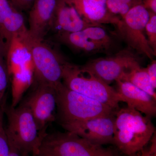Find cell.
<instances>
[{
    "mask_svg": "<svg viewBox=\"0 0 156 156\" xmlns=\"http://www.w3.org/2000/svg\"><path fill=\"white\" fill-rule=\"evenodd\" d=\"M155 131L150 118L134 108L127 106L116 111L114 144L123 154L132 156L142 151Z\"/></svg>",
    "mask_w": 156,
    "mask_h": 156,
    "instance_id": "6da1fadb",
    "label": "cell"
},
{
    "mask_svg": "<svg viewBox=\"0 0 156 156\" xmlns=\"http://www.w3.org/2000/svg\"><path fill=\"white\" fill-rule=\"evenodd\" d=\"M62 83L70 90L110 107L119 109L122 102L116 90L99 78L84 70L80 66L66 61L63 66Z\"/></svg>",
    "mask_w": 156,
    "mask_h": 156,
    "instance_id": "7a4b0ae2",
    "label": "cell"
},
{
    "mask_svg": "<svg viewBox=\"0 0 156 156\" xmlns=\"http://www.w3.org/2000/svg\"><path fill=\"white\" fill-rule=\"evenodd\" d=\"M8 138L23 156H36L44 139L30 109L22 103L17 107H5Z\"/></svg>",
    "mask_w": 156,
    "mask_h": 156,
    "instance_id": "3957f363",
    "label": "cell"
},
{
    "mask_svg": "<svg viewBox=\"0 0 156 156\" xmlns=\"http://www.w3.org/2000/svg\"><path fill=\"white\" fill-rule=\"evenodd\" d=\"M56 107L61 124L89 119L114 113L106 105L70 90L63 84L56 88Z\"/></svg>",
    "mask_w": 156,
    "mask_h": 156,
    "instance_id": "277c9868",
    "label": "cell"
},
{
    "mask_svg": "<svg viewBox=\"0 0 156 156\" xmlns=\"http://www.w3.org/2000/svg\"><path fill=\"white\" fill-rule=\"evenodd\" d=\"M36 83L47 84L56 89L62 83L63 66L66 60L56 50L44 42L28 36Z\"/></svg>",
    "mask_w": 156,
    "mask_h": 156,
    "instance_id": "5b68a950",
    "label": "cell"
},
{
    "mask_svg": "<svg viewBox=\"0 0 156 156\" xmlns=\"http://www.w3.org/2000/svg\"><path fill=\"white\" fill-rule=\"evenodd\" d=\"M111 150L67 131L47 133L42 140L38 153L54 156H107Z\"/></svg>",
    "mask_w": 156,
    "mask_h": 156,
    "instance_id": "8992f818",
    "label": "cell"
},
{
    "mask_svg": "<svg viewBox=\"0 0 156 156\" xmlns=\"http://www.w3.org/2000/svg\"><path fill=\"white\" fill-rule=\"evenodd\" d=\"M149 18V12L142 4L134 6L121 17L116 26L118 34L128 45V48L138 54L145 55L152 61L154 52L146 36L145 26Z\"/></svg>",
    "mask_w": 156,
    "mask_h": 156,
    "instance_id": "52a82bcc",
    "label": "cell"
},
{
    "mask_svg": "<svg viewBox=\"0 0 156 156\" xmlns=\"http://www.w3.org/2000/svg\"><path fill=\"white\" fill-rule=\"evenodd\" d=\"M134 51L126 48L111 56L93 59L80 67L109 85L119 80L126 71L140 64L139 58Z\"/></svg>",
    "mask_w": 156,
    "mask_h": 156,
    "instance_id": "ba28073f",
    "label": "cell"
},
{
    "mask_svg": "<svg viewBox=\"0 0 156 156\" xmlns=\"http://www.w3.org/2000/svg\"><path fill=\"white\" fill-rule=\"evenodd\" d=\"M23 103L30 110L39 132L44 138L48 126L55 119L56 89L50 85L37 83L33 92Z\"/></svg>",
    "mask_w": 156,
    "mask_h": 156,
    "instance_id": "9c48e42d",
    "label": "cell"
},
{
    "mask_svg": "<svg viewBox=\"0 0 156 156\" xmlns=\"http://www.w3.org/2000/svg\"><path fill=\"white\" fill-rule=\"evenodd\" d=\"M115 113L61 125L67 132L93 144L102 146L114 144Z\"/></svg>",
    "mask_w": 156,
    "mask_h": 156,
    "instance_id": "30bf717a",
    "label": "cell"
},
{
    "mask_svg": "<svg viewBox=\"0 0 156 156\" xmlns=\"http://www.w3.org/2000/svg\"><path fill=\"white\" fill-rule=\"evenodd\" d=\"M56 0H35L29 10V36L37 41H44L51 30Z\"/></svg>",
    "mask_w": 156,
    "mask_h": 156,
    "instance_id": "8fae6325",
    "label": "cell"
},
{
    "mask_svg": "<svg viewBox=\"0 0 156 156\" xmlns=\"http://www.w3.org/2000/svg\"><path fill=\"white\" fill-rule=\"evenodd\" d=\"M75 9L84 21L89 24L103 26L112 24L116 26L121 17L109 11L106 0H64Z\"/></svg>",
    "mask_w": 156,
    "mask_h": 156,
    "instance_id": "7c38bea8",
    "label": "cell"
},
{
    "mask_svg": "<svg viewBox=\"0 0 156 156\" xmlns=\"http://www.w3.org/2000/svg\"><path fill=\"white\" fill-rule=\"evenodd\" d=\"M95 25L84 21L75 9L64 0H56L51 30L56 34L71 33L83 30Z\"/></svg>",
    "mask_w": 156,
    "mask_h": 156,
    "instance_id": "4fadbf2b",
    "label": "cell"
},
{
    "mask_svg": "<svg viewBox=\"0 0 156 156\" xmlns=\"http://www.w3.org/2000/svg\"><path fill=\"white\" fill-rule=\"evenodd\" d=\"M116 91L127 106L136 110L146 116L151 118L156 115L155 99L143 90L129 83L121 80L115 81Z\"/></svg>",
    "mask_w": 156,
    "mask_h": 156,
    "instance_id": "5bb4252c",
    "label": "cell"
},
{
    "mask_svg": "<svg viewBox=\"0 0 156 156\" xmlns=\"http://www.w3.org/2000/svg\"><path fill=\"white\" fill-rule=\"evenodd\" d=\"M28 36L14 37L10 43L6 54L9 76L16 71L33 66Z\"/></svg>",
    "mask_w": 156,
    "mask_h": 156,
    "instance_id": "9a60e30c",
    "label": "cell"
},
{
    "mask_svg": "<svg viewBox=\"0 0 156 156\" xmlns=\"http://www.w3.org/2000/svg\"><path fill=\"white\" fill-rule=\"evenodd\" d=\"M56 39L74 50L89 54L107 53L110 50L96 43L84 34L83 31L71 33L56 34Z\"/></svg>",
    "mask_w": 156,
    "mask_h": 156,
    "instance_id": "2e32d148",
    "label": "cell"
},
{
    "mask_svg": "<svg viewBox=\"0 0 156 156\" xmlns=\"http://www.w3.org/2000/svg\"><path fill=\"white\" fill-rule=\"evenodd\" d=\"M129 82L149 94L156 100V89L151 84L146 68L136 64L123 74L119 80Z\"/></svg>",
    "mask_w": 156,
    "mask_h": 156,
    "instance_id": "e0dca14e",
    "label": "cell"
},
{
    "mask_svg": "<svg viewBox=\"0 0 156 156\" xmlns=\"http://www.w3.org/2000/svg\"><path fill=\"white\" fill-rule=\"evenodd\" d=\"M12 80L13 103L11 106L16 107L26 90L29 88L34 80L33 67H27L14 72L9 77Z\"/></svg>",
    "mask_w": 156,
    "mask_h": 156,
    "instance_id": "ac0fdd59",
    "label": "cell"
},
{
    "mask_svg": "<svg viewBox=\"0 0 156 156\" xmlns=\"http://www.w3.org/2000/svg\"><path fill=\"white\" fill-rule=\"evenodd\" d=\"M82 31L87 37L110 50L114 45V40L112 37L108 33L103 26L90 27Z\"/></svg>",
    "mask_w": 156,
    "mask_h": 156,
    "instance_id": "d6986e66",
    "label": "cell"
},
{
    "mask_svg": "<svg viewBox=\"0 0 156 156\" xmlns=\"http://www.w3.org/2000/svg\"><path fill=\"white\" fill-rule=\"evenodd\" d=\"M6 98H4L0 104V156H9L10 146L4 122Z\"/></svg>",
    "mask_w": 156,
    "mask_h": 156,
    "instance_id": "ffe728a7",
    "label": "cell"
},
{
    "mask_svg": "<svg viewBox=\"0 0 156 156\" xmlns=\"http://www.w3.org/2000/svg\"><path fill=\"white\" fill-rule=\"evenodd\" d=\"M149 12V18L145 26V34L151 48L156 53V14Z\"/></svg>",
    "mask_w": 156,
    "mask_h": 156,
    "instance_id": "44dd1931",
    "label": "cell"
},
{
    "mask_svg": "<svg viewBox=\"0 0 156 156\" xmlns=\"http://www.w3.org/2000/svg\"><path fill=\"white\" fill-rule=\"evenodd\" d=\"M106 2L112 14L120 17L125 16L131 8L121 0H106Z\"/></svg>",
    "mask_w": 156,
    "mask_h": 156,
    "instance_id": "7402d4cb",
    "label": "cell"
},
{
    "mask_svg": "<svg viewBox=\"0 0 156 156\" xmlns=\"http://www.w3.org/2000/svg\"><path fill=\"white\" fill-rule=\"evenodd\" d=\"M9 76L6 64L4 63L2 56L0 55V104L2 102L9 84Z\"/></svg>",
    "mask_w": 156,
    "mask_h": 156,
    "instance_id": "603a6c76",
    "label": "cell"
},
{
    "mask_svg": "<svg viewBox=\"0 0 156 156\" xmlns=\"http://www.w3.org/2000/svg\"><path fill=\"white\" fill-rule=\"evenodd\" d=\"M10 2L20 11L30 10L35 0H9Z\"/></svg>",
    "mask_w": 156,
    "mask_h": 156,
    "instance_id": "cb8c5ba5",
    "label": "cell"
},
{
    "mask_svg": "<svg viewBox=\"0 0 156 156\" xmlns=\"http://www.w3.org/2000/svg\"><path fill=\"white\" fill-rule=\"evenodd\" d=\"M148 75L149 77L151 84L154 89L156 88V61L152 60V62L146 68Z\"/></svg>",
    "mask_w": 156,
    "mask_h": 156,
    "instance_id": "d4e9b609",
    "label": "cell"
},
{
    "mask_svg": "<svg viewBox=\"0 0 156 156\" xmlns=\"http://www.w3.org/2000/svg\"><path fill=\"white\" fill-rule=\"evenodd\" d=\"M142 5L148 11L156 14V0H143Z\"/></svg>",
    "mask_w": 156,
    "mask_h": 156,
    "instance_id": "484cf974",
    "label": "cell"
},
{
    "mask_svg": "<svg viewBox=\"0 0 156 156\" xmlns=\"http://www.w3.org/2000/svg\"><path fill=\"white\" fill-rule=\"evenodd\" d=\"M9 146H10L9 156H23L21 152L15 147V146L11 142V140H9Z\"/></svg>",
    "mask_w": 156,
    "mask_h": 156,
    "instance_id": "4316f807",
    "label": "cell"
},
{
    "mask_svg": "<svg viewBox=\"0 0 156 156\" xmlns=\"http://www.w3.org/2000/svg\"><path fill=\"white\" fill-rule=\"evenodd\" d=\"M142 153L140 156H156V151H153L150 149L148 151L142 150Z\"/></svg>",
    "mask_w": 156,
    "mask_h": 156,
    "instance_id": "83f0119b",
    "label": "cell"
},
{
    "mask_svg": "<svg viewBox=\"0 0 156 156\" xmlns=\"http://www.w3.org/2000/svg\"><path fill=\"white\" fill-rule=\"evenodd\" d=\"M34 156H54L50 154L44 153H38L36 155Z\"/></svg>",
    "mask_w": 156,
    "mask_h": 156,
    "instance_id": "f1b7e54d",
    "label": "cell"
},
{
    "mask_svg": "<svg viewBox=\"0 0 156 156\" xmlns=\"http://www.w3.org/2000/svg\"><path fill=\"white\" fill-rule=\"evenodd\" d=\"M107 156H117L112 151V150L110 151V152L109 153L108 155Z\"/></svg>",
    "mask_w": 156,
    "mask_h": 156,
    "instance_id": "f546056e",
    "label": "cell"
},
{
    "mask_svg": "<svg viewBox=\"0 0 156 156\" xmlns=\"http://www.w3.org/2000/svg\"><path fill=\"white\" fill-rule=\"evenodd\" d=\"M0 55H2V56L3 55L2 52V49H1V46H0Z\"/></svg>",
    "mask_w": 156,
    "mask_h": 156,
    "instance_id": "4dcf8cb0",
    "label": "cell"
},
{
    "mask_svg": "<svg viewBox=\"0 0 156 156\" xmlns=\"http://www.w3.org/2000/svg\"></svg>",
    "mask_w": 156,
    "mask_h": 156,
    "instance_id": "1f68e13d",
    "label": "cell"
}]
</instances>
